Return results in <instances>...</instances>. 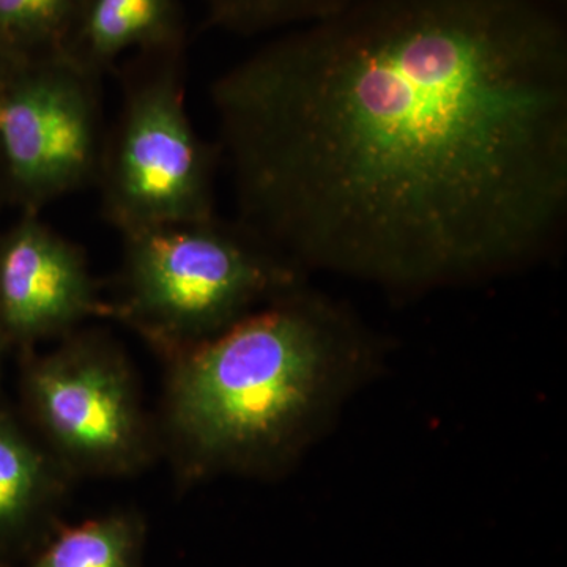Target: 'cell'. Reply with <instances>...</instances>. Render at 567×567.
I'll list each match as a JSON object with an SVG mask.
<instances>
[{
  "label": "cell",
  "mask_w": 567,
  "mask_h": 567,
  "mask_svg": "<svg viewBox=\"0 0 567 567\" xmlns=\"http://www.w3.org/2000/svg\"><path fill=\"white\" fill-rule=\"evenodd\" d=\"M235 223L289 262L424 289L567 219V28L543 0H361L212 84Z\"/></svg>",
  "instance_id": "1"
},
{
  "label": "cell",
  "mask_w": 567,
  "mask_h": 567,
  "mask_svg": "<svg viewBox=\"0 0 567 567\" xmlns=\"http://www.w3.org/2000/svg\"><path fill=\"white\" fill-rule=\"evenodd\" d=\"M349 330L333 305L298 289L167 358L163 432L199 477L281 462L319 413Z\"/></svg>",
  "instance_id": "2"
},
{
  "label": "cell",
  "mask_w": 567,
  "mask_h": 567,
  "mask_svg": "<svg viewBox=\"0 0 567 567\" xmlns=\"http://www.w3.org/2000/svg\"><path fill=\"white\" fill-rule=\"evenodd\" d=\"M123 238L121 290L107 316L133 328L164 360L303 281V270L238 223L213 218Z\"/></svg>",
  "instance_id": "3"
},
{
  "label": "cell",
  "mask_w": 567,
  "mask_h": 567,
  "mask_svg": "<svg viewBox=\"0 0 567 567\" xmlns=\"http://www.w3.org/2000/svg\"><path fill=\"white\" fill-rule=\"evenodd\" d=\"M181 54L182 48L145 54L147 65L126 82L117 126L104 141V216L123 237L216 218L218 151L189 121Z\"/></svg>",
  "instance_id": "4"
},
{
  "label": "cell",
  "mask_w": 567,
  "mask_h": 567,
  "mask_svg": "<svg viewBox=\"0 0 567 567\" xmlns=\"http://www.w3.org/2000/svg\"><path fill=\"white\" fill-rule=\"evenodd\" d=\"M22 353L25 420L71 476H128L151 464L159 436L110 336L74 330L51 352Z\"/></svg>",
  "instance_id": "5"
},
{
  "label": "cell",
  "mask_w": 567,
  "mask_h": 567,
  "mask_svg": "<svg viewBox=\"0 0 567 567\" xmlns=\"http://www.w3.org/2000/svg\"><path fill=\"white\" fill-rule=\"evenodd\" d=\"M99 81L54 59L14 70L0 87V159L28 213L99 177Z\"/></svg>",
  "instance_id": "6"
},
{
  "label": "cell",
  "mask_w": 567,
  "mask_h": 567,
  "mask_svg": "<svg viewBox=\"0 0 567 567\" xmlns=\"http://www.w3.org/2000/svg\"><path fill=\"white\" fill-rule=\"evenodd\" d=\"M107 316L84 252L25 213L0 240V322L22 352Z\"/></svg>",
  "instance_id": "7"
},
{
  "label": "cell",
  "mask_w": 567,
  "mask_h": 567,
  "mask_svg": "<svg viewBox=\"0 0 567 567\" xmlns=\"http://www.w3.org/2000/svg\"><path fill=\"white\" fill-rule=\"evenodd\" d=\"M73 476L0 406V567H22L61 527Z\"/></svg>",
  "instance_id": "8"
},
{
  "label": "cell",
  "mask_w": 567,
  "mask_h": 567,
  "mask_svg": "<svg viewBox=\"0 0 567 567\" xmlns=\"http://www.w3.org/2000/svg\"><path fill=\"white\" fill-rule=\"evenodd\" d=\"M182 48L177 0H84L65 59L103 76L125 52L152 54Z\"/></svg>",
  "instance_id": "9"
},
{
  "label": "cell",
  "mask_w": 567,
  "mask_h": 567,
  "mask_svg": "<svg viewBox=\"0 0 567 567\" xmlns=\"http://www.w3.org/2000/svg\"><path fill=\"white\" fill-rule=\"evenodd\" d=\"M147 524L136 509H115L62 524L22 567H144Z\"/></svg>",
  "instance_id": "10"
},
{
  "label": "cell",
  "mask_w": 567,
  "mask_h": 567,
  "mask_svg": "<svg viewBox=\"0 0 567 567\" xmlns=\"http://www.w3.org/2000/svg\"><path fill=\"white\" fill-rule=\"evenodd\" d=\"M84 0H0V54L17 69L65 59Z\"/></svg>",
  "instance_id": "11"
},
{
  "label": "cell",
  "mask_w": 567,
  "mask_h": 567,
  "mask_svg": "<svg viewBox=\"0 0 567 567\" xmlns=\"http://www.w3.org/2000/svg\"><path fill=\"white\" fill-rule=\"evenodd\" d=\"M213 24L254 33L334 17L361 0H205Z\"/></svg>",
  "instance_id": "12"
},
{
  "label": "cell",
  "mask_w": 567,
  "mask_h": 567,
  "mask_svg": "<svg viewBox=\"0 0 567 567\" xmlns=\"http://www.w3.org/2000/svg\"><path fill=\"white\" fill-rule=\"evenodd\" d=\"M14 70H18L17 66L0 54V87H2L3 82L9 80Z\"/></svg>",
  "instance_id": "13"
},
{
  "label": "cell",
  "mask_w": 567,
  "mask_h": 567,
  "mask_svg": "<svg viewBox=\"0 0 567 567\" xmlns=\"http://www.w3.org/2000/svg\"><path fill=\"white\" fill-rule=\"evenodd\" d=\"M10 347L9 338H7L2 322H0V371H2L3 358H6V353L9 352Z\"/></svg>",
  "instance_id": "14"
},
{
  "label": "cell",
  "mask_w": 567,
  "mask_h": 567,
  "mask_svg": "<svg viewBox=\"0 0 567 567\" xmlns=\"http://www.w3.org/2000/svg\"><path fill=\"white\" fill-rule=\"evenodd\" d=\"M547 6L554 7L555 10L561 11L566 7V0H543Z\"/></svg>",
  "instance_id": "15"
}]
</instances>
